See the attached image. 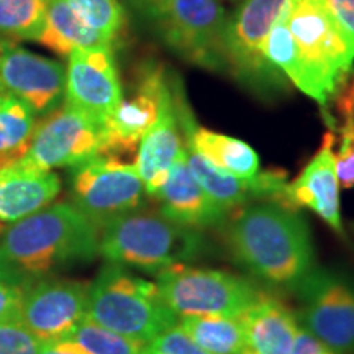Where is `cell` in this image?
Returning <instances> with one entry per match:
<instances>
[{
  "mask_svg": "<svg viewBox=\"0 0 354 354\" xmlns=\"http://www.w3.org/2000/svg\"><path fill=\"white\" fill-rule=\"evenodd\" d=\"M100 228L71 202L51 203L0 234V281L19 289L99 254Z\"/></svg>",
  "mask_w": 354,
  "mask_h": 354,
  "instance_id": "1",
  "label": "cell"
},
{
  "mask_svg": "<svg viewBox=\"0 0 354 354\" xmlns=\"http://www.w3.org/2000/svg\"><path fill=\"white\" fill-rule=\"evenodd\" d=\"M230 254L253 276L294 289L313 266L308 225L299 212L276 203H258L225 221Z\"/></svg>",
  "mask_w": 354,
  "mask_h": 354,
  "instance_id": "2",
  "label": "cell"
},
{
  "mask_svg": "<svg viewBox=\"0 0 354 354\" xmlns=\"http://www.w3.org/2000/svg\"><path fill=\"white\" fill-rule=\"evenodd\" d=\"M203 248L201 232L167 220L161 212L133 210L100 227L99 254L107 263L158 272L187 264Z\"/></svg>",
  "mask_w": 354,
  "mask_h": 354,
  "instance_id": "3",
  "label": "cell"
},
{
  "mask_svg": "<svg viewBox=\"0 0 354 354\" xmlns=\"http://www.w3.org/2000/svg\"><path fill=\"white\" fill-rule=\"evenodd\" d=\"M87 318L143 344L176 326L179 320L165 302L156 282L112 263L105 264L88 284Z\"/></svg>",
  "mask_w": 354,
  "mask_h": 354,
  "instance_id": "4",
  "label": "cell"
},
{
  "mask_svg": "<svg viewBox=\"0 0 354 354\" xmlns=\"http://www.w3.org/2000/svg\"><path fill=\"white\" fill-rule=\"evenodd\" d=\"M289 32L326 97H335L353 71L354 35L325 0H286Z\"/></svg>",
  "mask_w": 354,
  "mask_h": 354,
  "instance_id": "5",
  "label": "cell"
},
{
  "mask_svg": "<svg viewBox=\"0 0 354 354\" xmlns=\"http://www.w3.org/2000/svg\"><path fill=\"white\" fill-rule=\"evenodd\" d=\"M156 286L177 317L240 318L264 297L245 277L218 269L177 264L156 274Z\"/></svg>",
  "mask_w": 354,
  "mask_h": 354,
  "instance_id": "6",
  "label": "cell"
},
{
  "mask_svg": "<svg viewBox=\"0 0 354 354\" xmlns=\"http://www.w3.org/2000/svg\"><path fill=\"white\" fill-rule=\"evenodd\" d=\"M284 3L286 0H241L227 20L228 71L243 86L263 97L277 94L286 86L284 74L266 56V41Z\"/></svg>",
  "mask_w": 354,
  "mask_h": 354,
  "instance_id": "7",
  "label": "cell"
},
{
  "mask_svg": "<svg viewBox=\"0 0 354 354\" xmlns=\"http://www.w3.org/2000/svg\"><path fill=\"white\" fill-rule=\"evenodd\" d=\"M227 12L220 0H172L156 21L162 43L198 68L228 71L225 55Z\"/></svg>",
  "mask_w": 354,
  "mask_h": 354,
  "instance_id": "8",
  "label": "cell"
},
{
  "mask_svg": "<svg viewBox=\"0 0 354 354\" xmlns=\"http://www.w3.org/2000/svg\"><path fill=\"white\" fill-rule=\"evenodd\" d=\"M71 197V203L100 228L115 216L140 209L145 185L135 165L97 154L73 167Z\"/></svg>",
  "mask_w": 354,
  "mask_h": 354,
  "instance_id": "9",
  "label": "cell"
},
{
  "mask_svg": "<svg viewBox=\"0 0 354 354\" xmlns=\"http://www.w3.org/2000/svg\"><path fill=\"white\" fill-rule=\"evenodd\" d=\"M294 289L302 328L336 354H354V287L346 279L313 268Z\"/></svg>",
  "mask_w": 354,
  "mask_h": 354,
  "instance_id": "10",
  "label": "cell"
},
{
  "mask_svg": "<svg viewBox=\"0 0 354 354\" xmlns=\"http://www.w3.org/2000/svg\"><path fill=\"white\" fill-rule=\"evenodd\" d=\"M174 76H167L159 64H143L135 92L120 100L102 127V153L105 156L136 154L146 131L154 125L162 104L174 91Z\"/></svg>",
  "mask_w": 354,
  "mask_h": 354,
  "instance_id": "11",
  "label": "cell"
},
{
  "mask_svg": "<svg viewBox=\"0 0 354 354\" xmlns=\"http://www.w3.org/2000/svg\"><path fill=\"white\" fill-rule=\"evenodd\" d=\"M102 153V127L81 110L64 104L37 127L28 151L20 159L35 169L74 167Z\"/></svg>",
  "mask_w": 354,
  "mask_h": 354,
  "instance_id": "12",
  "label": "cell"
},
{
  "mask_svg": "<svg viewBox=\"0 0 354 354\" xmlns=\"http://www.w3.org/2000/svg\"><path fill=\"white\" fill-rule=\"evenodd\" d=\"M88 284L44 277L25 287L20 322L41 343H57L87 318Z\"/></svg>",
  "mask_w": 354,
  "mask_h": 354,
  "instance_id": "13",
  "label": "cell"
},
{
  "mask_svg": "<svg viewBox=\"0 0 354 354\" xmlns=\"http://www.w3.org/2000/svg\"><path fill=\"white\" fill-rule=\"evenodd\" d=\"M66 71V104L104 123L123 99L112 48L74 50Z\"/></svg>",
  "mask_w": 354,
  "mask_h": 354,
  "instance_id": "14",
  "label": "cell"
},
{
  "mask_svg": "<svg viewBox=\"0 0 354 354\" xmlns=\"http://www.w3.org/2000/svg\"><path fill=\"white\" fill-rule=\"evenodd\" d=\"M0 87L30 105L35 115H50L66 94L64 66L25 48L2 43Z\"/></svg>",
  "mask_w": 354,
  "mask_h": 354,
  "instance_id": "15",
  "label": "cell"
},
{
  "mask_svg": "<svg viewBox=\"0 0 354 354\" xmlns=\"http://www.w3.org/2000/svg\"><path fill=\"white\" fill-rule=\"evenodd\" d=\"M335 135L328 131L323 138V146L302 172L289 183L290 209L299 212L307 207L320 216L328 227L344 236V228L339 212V183L335 165Z\"/></svg>",
  "mask_w": 354,
  "mask_h": 354,
  "instance_id": "16",
  "label": "cell"
},
{
  "mask_svg": "<svg viewBox=\"0 0 354 354\" xmlns=\"http://www.w3.org/2000/svg\"><path fill=\"white\" fill-rule=\"evenodd\" d=\"M161 205V214L167 220L183 227L197 230L214 228L225 225L228 214H225L202 189L190 172L185 161L184 146L177 156L174 166L167 176L165 185L154 196Z\"/></svg>",
  "mask_w": 354,
  "mask_h": 354,
  "instance_id": "17",
  "label": "cell"
},
{
  "mask_svg": "<svg viewBox=\"0 0 354 354\" xmlns=\"http://www.w3.org/2000/svg\"><path fill=\"white\" fill-rule=\"evenodd\" d=\"M176 107L185 143L192 146L216 169L240 179H251L259 172V158L250 145L233 136L221 135L198 127L184 95L183 84L177 81Z\"/></svg>",
  "mask_w": 354,
  "mask_h": 354,
  "instance_id": "18",
  "label": "cell"
},
{
  "mask_svg": "<svg viewBox=\"0 0 354 354\" xmlns=\"http://www.w3.org/2000/svg\"><path fill=\"white\" fill-rule=\"evenodd\" d=\"M176 87L172 95L162 104L158 120L141 138L135 154V167L145 192L154 197L166 183L177 156L184 146V133L180 130L176 107Z\"/></svg>",
  "mask_w": 354,
  "mask_h": 354,
  "instance_id": "19",
  "label": "cell"
},
{
  "mask_svg": "<svg viewBox=\"0 0 354 354\" xmlns=\"http://www.w3.org/2000/svg\"><path fill=\"white\" fill-rule=\"evenodd\" d=\"M59 192L61 180L53 171L21 161L0 167V223H15L51 205Z\"/></svg>",
  "mask_w": 354,
  "mask_h": 354,
  "instance_id": "20",
  "label": "cell"
},
{
  "mask_svg": "<svg viewBox=\"0 0 354 354\" xmlns=\"http://www.w3.org/2000/svg\"><path fill=\"white\" fill-rule=\"evenodd\" d=\"M250 354H290L299 320L281 300L264 295L240 317Z\"/></svg>",
  "mask_w": 354,
  "mask_h": 354,
  "instance_id": "21",
  "label": "cell"
},
{
  "mask_svg": "<svg viewBox=\"0 0 354 354\" xmlns=\"http://www.w3.org/2000/svg\"><path fill=\"white\" fill-rule=\"evenodd\" d=\"M37 41L63 56H69L74 50L112 48V41L92 30L64 0H51L46 25Z\"/></svg>",
  "mask_w": 354,
  "mask_h": 354,
  "instance_id": "22",
  "label": "cell"
},
{
  "mask_svg": "<svg viewBox=\"0 0 354 354\" xmlns=\"http://www.w3.org/2000/svg\"><path fill=\"white\" fill-rule=\"evenodd\" d=\"M266 56L286 77L290 79L299 91L315 99L320 105L328 104L330 99L323 92L320 82L317 81L315 74L304 59L297 43L292 38L289 26H287L284 7L269 32L268 41H266Z\"/></svg>",
  "mask_w": 354,
  "mask_h": 354,
  "instance_id": "23",
  "label": "cell"
},
{
  "mask_svg": "<svg viewBox=\"0 0 354 354\" xmlns=\"http://www.w3.org/2000/svg\"><path fill=\"white\" fill-rule=\"evenodd\" d=\"M37 127L32 107L0 87V167L25 156Z\"/></svg>",
  "mask_w": 354,
  "mask_h": 354,
  "instance_id": "24",
  "label": "cell"
},
{
  "mask_svg": "<svg viewBox=\"0 0 354 354\" xmlns=\"http://www.w3.org/2000/svg\"><path fill=\"white\" fill-rule=\"evenodd\" d=\"M177 326L212 354H250L240 318L216 315L179 317Z\"/></svg>",
  "mask_w": 354,
  "mask_h": 354,
  "instance_id": "25",
  "label": "cell"
},
{
  "mask_svg": "<svg viewBox=\"0 0 354 354\" xmlns=\"http://www.w3.org/2000/svg\"><path fill=\"white\" fill-rule=\"evenodd\" d=\"M61 344H68L81 354H146V344L110 331L86 318Z\"/></svg>",
  "mask_w": 354,
  "mask_h": 354,
  "instance_id": "26",
  "label": "cell"
},
{
  "mask_svg": "<svg viewBox=\"0 0 354 354\" xmlns=\"http://www.w3.org/2000/svg\"><path fill=\"white\" fill-rule=\"evenodd\" d=\"M51 0H0V35L37 41Z\"/></svg>",
  "mask_w": 354,
  "mask_h": 354,
  "instance_id": "27",
  "label": "cell"
},
{
  "mask_svg": "<svg viewBox=\"0 0 354 354\" xmlns=\"http://www.w3.org/2000/svg\"><path fill=\"white\" fill-rule=\"evenodd\" d=\"M92 30L115 41L125 26V12L118 0H64Z\"/></svg>",
  "mask_w": 354,
  "mask_h": 354,
  "instance_id": "28",
  "label": "cell"
},
{
  "mask_svg": "<svg viewBox=\"0 0 354 354\" xmlns=\"http://www.w3.org/2000/svg\"><path fill=\"white\" fill-rule=\"evenodd\" d=\"M41 342L21 322L0 323V354H39Z\"/></svg>",
  "mask_w": 354,
  "mask_h": 354,
  "instance_id": "29",
  "label": "cell"
},
{
  "mask_svg": "<svg viewBox=\"0 0 354 354\" xmlns=\"http://www.w3.org/2000/svg\"><path fill=\"white\" fill-rule=\"evenodd\" d=\"M339 187H354V118H346L339 128L338 151L335 153Z\"/></svg>",
  "mask_w": 354,
  "mask_h": 354,
  "instance_id": "30",
  "label": "cell"
},
{
  "mask_svg": "<svg viewBox=\"0 0 354 354\" xmlns=\"http://www.w3.org/2000/svg\"><path fill=\"white\" fill-rule=\"evenodd\" d=\"M146 354H212L198 346L179 326H172L146 344Z\"/></svg>",
  "mask_w": 354,
  "mask_h": 354,
  "instance_id": "31",
  "label": "cell"
},
{
  "mask_svg": "<svg viewBox=\"0 0 354 354\" xmlns=\"http://www.w3.org/2000/svg\"><path fill=\"white\" fill-rule=\"evenodd\" d=\"M24 289L0 281V323L20 322Z\"/></svg>",
  "mask_w": 354,
  "mask_h": 354,
  "instance_id": "32",
  "label": "cell"
},
{
  "mask_svg": "<svg viewBox=\"0 0 354 354\" xmlns=\"http://www.w3.org/2000/svg\"><path fill=\"white\" fill-rule=\"evenodd\" d=\"M290 354H336L333 349H330L325 343L315 338L310 331L302 326H299L297 336H295L294 346L290 349Z\"/></svg>",
  "mask_w": 354,
  "mask_h": 354,
  "instance_id": "33",
  "label": "cell"
},
{
  "mask_svg": "<svg viewBox=\"0 0 354 354\" xmlns=\"http://www.w3.org/2000/svg\"><path fill=\"white\" fill-rule=\"evenodd\" d=\"M335 107L343 120L354 118V76L348 77L335 94Z\"/></svg>",
  "mask_w": 354,
  "mask_h": 354,
  "instance_id": "34",
  "label": "cell"
},
{
  "mask_svg": "<svg viewBox=\"0 0 354 354\" xmlns=\"http://www.w3.org/2000/svg\"><path fill=\"white\" fill-rule=\"evenodd\" d=\"M172 0H130V3L146 20L156 21L165 15Z\"/></svg>",
  "mask_w": 354,
  "mask_h": 354,
  "instance_id": "35",
  "label": "cell"
},
{
  "mask_svg": "<svg viewBox=\"0 0 354 354\" xmlns=\"http://www.w3.org/2000/svg\"><path fill=\"white\" fill-rule=\"evenodd\" d=\"M336 19L354 35V0H325Z\"/></svg>",
  "mask_w": 354,
  "mask_h": 354,
  "instance_id": "36",
  "label": "cell"
},
{
  "mask_svg": "<svg viewBox=\"0 0 354 354\" xmlns=\"http://www.w3.org/2000/svg\"><path fill=\"white\" fill-rule=\"evenodd\" d=\"M39 354H81L74 348L68 346V344L61 343H41L39 348Z\"/></svg>",
  "mask_w": 354,
  "mask_h": 354,
  "instance_id": "37",
  "label": "cell"
},
{
  "mask_svg": "<svg viewBox=\"0 0 354 354\" xmlns=\"http://www.w3.org/2000/svg\"><path fill=\"white\" fill-rule=\"evenodd\" d=\"M3 230H6V227H3V223H0V234H2Z\"/></svg>",
  "mask_w": 354,
  "mask_h": 354,
  "instance_id": "38",
  "label": "cell"
},
{
  "mask_svg": "<svg viewBox=\"0 0 354 354\" xmlns=\"http://www.w3.org/2000/svg\"><path fill=\"white\" fill-rule=\"evenodd\" d=\"M0 55H2V43H0Z\"/></svg>",
  "mask_w": 354,
  "mask_h": 354,
  "instance_id": "39",
  "label": "cell"
},
{
  "mask_svg": "<svg viewBox=\"0 0 354 354\" xmlns=\"http://www.w3.org/2000/svg\"><path fill=\"white\" fill-rule=\"evenodd\" d=\"M351 228H353V232H354V223H353V225H351Z\"/></svg>",
  "mask_w": 354,
  "mask_h": 354,
  "instance_id": "40",
  "label": "cell"
}]
</instances>
